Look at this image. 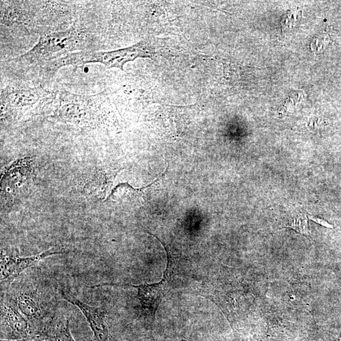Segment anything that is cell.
I'll return each instance as SVG.
<instances>
[{
    "label": "cell",
    "mask_w": 341,
    "mask_h": 341,
    "mask_svg": "<svg viewBox=\"0 0 341 341\" xmlns=\"http://www.w3.org/2000/svg\"><path fill=\"white\" fill-rule=\"evenodd\" d=\"M92 43L91 34L78 28L45 32L31 50L10 63L19 68H38L41 70L47 63L75 52L89 50Z\"/></svg>",
    "instance_id": "1"
},
{
    "label": "cell",
    "mask_w": 341,
    "mask_h": 341,
    "mask_svg": "<svg viewBox=\"0 0 341 341\" xmlns=\"http://www.w3.org/2000/svg\"><path fill=\"white\" fill-rule=\"evenodd\" d=\"M155 50L146 40L140 41L136 45L115 51H82L67 55L62 59L51 62L41 68V73L44 79H50L60 68L66 66H80L88 63H101L109 68H118L123 70L126 63L137 59H152Z\"/></svg>",
    "instance_id": "2"
},
{
    "label": "cell",
    "mask_w": 341,
    "mask_h": 341,
    "mask_svg": "<svg viewBox=\"0 0 341 341\" xmlns=\"http://www.w3.org/2000/svg\"><path fill=\"white\" fill-rule=\"evenodd\" d=\"M14 295L19 310L28 320L33 335L46 337L54 315L42 292L37 288H21Z\"/></svg>",
    "instance_id": "3"
},
{
    "label": "cell",
    "mask_w": 341,
    "mask_h": 341,
    "mask_svg": "<svg viewBox=\"0 0 341 341\" xmlns=\"http://www.w3.org/2000/svg\"><path fill=\"white\" fill-rule=\"evenodd\" d=\"M49 93L41 87H24L9 85L2 89V116L10 115L16 118L28 111Z\"/></svg>",
    "instance_id": "4"
},
{
    "label": "cell",
    "mask_w": 341,
    "mask_h": 341,
    "mask_svg": "<svg viewBox=\"0 0 341 341\" xmlns=\"http://www.w3.org/2000/svg\"><path fill=\"white\" fill-rule=\"evenodd\" d=\"M1 338L27 340L33 336L28 320L19 310L14 295L2 296L1 304Z\"/></svg>",
    "instance_id": "5"
},
{
    "label": "cell",
    "mask_w": 341,
    "mask_h": 341,
    "mask_svg": "<svg viewBox=\"0 0 341 341\" xmlns=\"http://www.w3.org/2000/svg\"><path fill=\"white\" fill-rule=\"evenodd\" d=\"M176 267L167 264L163 278L160 282L154 284H144L138 286L130 285L138 290V298L141 304L143 313L150 318L155 319L157 310L166 293L173 288L175 282Z\"/></svg>",
    "instance_id": "6"
},
{
    "label": "cell",
    "mask_w": 341,
    "mask_h": 341,
    "mask_svg": "<svg viewBox=\"0 0 341 341\" xmlns=\"http://www.w3.org/2000/svg\"><path fill=\"white\" fill-rule=\"evenodd\" d=\"M61 294L66 301L81 310L94 335L96 341H111L106 312L103 309L85 304L72 294L66 291H61Z\"/></svg>",
    "instance_id": "7"
},
{
    "label": "cell",
    "mask_w": 341,
    "mask_h": 341,
    "mask_svg": "<svg viewBox=\"0 0 341 341\" xmlns=\"http://www.w3.org/2000/svg\"><path fill=\"white\" fill-rule=\"evenodd\" d=\"M65 250L53 248L41 253L40 254L30 256V257H21L18 256L9 255L3 254L1 255V281L12 276L21 274L26 269L34 266L49 256L62 254Z\"/></svg>",
    "instance_id": "8"
},
{
    "label": "cell",
    "mask_w": 341,
    "mask_h": 341,
    "mask_svg": "<svg viewBox=\"0 0 341 341\" xmlns=\"http://www.w3.org/2000/svg\"><path fill=\"white\" fill-rule=\"evenodd\" d=\"M93 175L88 181L85 188L87 190L88 194L95 195L99 197L104 196L103 195L106 193L104 190L108 184V181H106L108 180V175L104 172H98Z\"/></svg>",
    "instance_id": "9"
},
{
    "label": "cell",
    "mask_w": 341,
    "mask_h": 341,
    "mask_svg": "<svg viewBox=\"0 0 341 341\" xmlns=\"http://www.w3.org/2000/svg\"><path fill=\"white\" fill-rule=\"evenodd\" d=\"M46 341H75L71 335L69 320L51 327L45 338Z\"/></svg>",
    "instance_id": "10"
},
{
    "label": "cell",
    "mask_w": 341,
    "mask_h": 341,
    "mask_svg": "<svg viewBox=\"0 0 341 341\" xmlns=\"http://www.w3.org/2000/svg\"><path fill=\"white\" fill-rule=\"evenodd\" d=\"M287 228H290L291 229L296 231L302 235L310 237V230L309 225V222L307 216L305 214H299L292 219L290 223L287 225Z\"/></svg>",
    "instance_id": "11"
},
{
    "label": "cell",
    "mask_w": 341,
    "mask_h": 341,
    "mask_svg": "<svg viewBox=\"0 0 341 341\" xmlns=\"http://www.w3.org/2000/svg\"><path fill=\"white\" fill-rule=\"evenodd\" d=\"M300 12L298 11H291L282 19V27H292L300 18Z\"/></svg>",
    "instance_id": "12"
},
{
    "label": "cell",
    "mask_w": 341,
    "mask_h": 341,
    "mask_svg": "<svg viewBox=\"0 0 341 341\" xmlns=\"http://www.w3.org/2000/svg\"><path fill=\"white\" fill-rule=\"evenodd\" d=\"M330 37L329 35L321 34L315 40L314 45L318 51H324V49L329 45Z\"/></svg>",
    "instance_id": "13"
},
{
    "label": "cell",
    "mask_w": 341,
    "mask_h": 341,
    "mask_svg": "<svg viewBox=\"0 0 341 341\" xmlns=\"http://www.w3.org/2000/svg\"><path fill=\"white\" fill-rule=\"evenodd\" d=\"M309 217L310 220H312V221L315 222V223L321 225V226H324L327 228H331V229H333L334 228L333 225L330 224L329 222H327L323 218H321V217L313 216L311 215L309 216Z\"/></svg>",
    "instance_id": "14"
},
{
    "label": "cell",
    "mask_w": 341,
    "mask_h": 341,
    "mask_svg": "<svg viewBox=\"0 0 341 341\" xmlns=\"http://www.w3.org/2000/svg\"><path fill=\"white\" fill-rule=\"evenodd\" d=\"M0 341H32L29 340H12V339H1Z\"/></svg>",
    "instance_id": "15"
}]
</instances>
